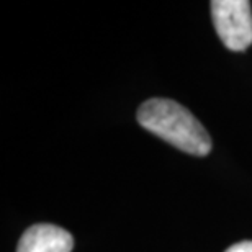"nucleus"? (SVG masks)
<instances>
[{"mask_svg":"<svg viewBox=\"0 0 252 252\" xmlns=\"http://www.w3.org/2000/svg\"><path fill=\"white\" fill-rule=\"evenodd\" d=\"M139 125L160 139L191 156H206L211 138L185 107L169 98H149L136 113Z\"/></svg>","mask_w":252,"mask_h":252,"instance_id":"nucleus-1","label":"nucleus"},{"mask_svg":"<svg viewBox=\"0 0 252 252\" xmlns=\"http://www.w3.org/2000/svg\"><path fill=\"white\" fill-rule=\"evenodd\" d=\"M211 17L220 39L231 51H244L252 44V10L248 0H215Z\"/></svg>","mask_w":252,"mask_h":252,"instance_id":"nucleus-2","label":"nucleus"},{"mask_svg":"<svg viewBox=\"0 0 252 252\" xmlns=\"http://www.w3.org/2000/svg\"><path fill=\"white\" fill-rule=\"evenodd\" d=\"M72 249L70 233L54 224L30 226L17 246V252H70Z\"/></svg>","mask_w":252,"mask_h":252,"instance_id":"nucleus-3","label":"nucleus"},{"mask_svg":"<svg viewBox=\"0 0 252 252\" xmlns=\"http://www.w3.org/2000/svg\"><path fill=\"white\" fill-rule=\"evenodd\" d=\"M224 252H252V241H241V243H236Z\"/></svg>","mask_w":252,"mask_h":252,"instance_id":"nucleus-4","label":"nucleus"}]
</instances>
